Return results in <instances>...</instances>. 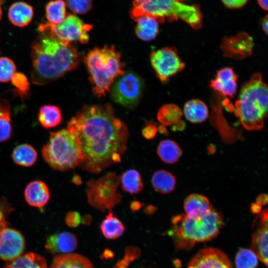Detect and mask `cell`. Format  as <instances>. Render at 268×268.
Here are the masks:
<instances>
[{
  "instance_id": "obj_1",
  "label": "cell",
  "mask_w": 268,
  "mask_h": 268,
  "mask_svg": "<svg viewBox=\"0 0 268 268\" xmlns=\"http://www.w3.org/2000/svg\"><path fill=\"white\" fill-rule=\"evenodd\" d=\"M67 129L76 136L81 149L79 166L89 173H99L121 162L127 149V126L115 116L110 104L83 106Z\"/></svg>"
},
{
  "instance_id": "obj_2",
  "label": "cell",
  "mask_w": 268,
  "mask_h": 268,
  "mask_svg": "<svg viewBox=\"0 0 268 268\" xmlns=\"http://www.w3.org/2000/svg\"><path fill=\"white\" fill-rule=\"evenodd\" d=\"M33 43L31 79L36 85H45L62 77L79 65L80 56L70 43L41 33Z\"/></svg>"
},
{
  "instance_id": "obj_3",
  "label": "cell",
  "mask_w": 268,
  "mask_h": 268,
  "mask_svg": "<svg viewBox=\"0 0 268 268\" xmlns=\"http://www.w3.org/2000/svg\"><path fill=\"white\" fill-rule=\"evenodd\" d=\"M169 234L178 248H190L197 242L214 238L224 224L221 214L213 208L205 215L193 217L180 214L172 217Z\"/></svg>"
},
{
  "instance_id": "obj_4",
  "label": "cell",
  "mask_w": 268,
  "mask_h": 268,
  "mask_svg": "<svg viewBox=\"0 0 268 268\" xmlns=\"http://www.w3.org/2000/svg\"><path fill=\"white\" fill-rule=\"evenodd\" d=\"M268 92L262 75L256 73L242 87L235 102L237 115L244 128L260 130L268 114Z\"/></svg>"
},
{
  "instance_id": "obj_5",
  "label": "cell",
  "mask_w": 268,
  "mask_h": 268,
  "mask_svg": "<svg viewBox=\"0 0 268 268\" xmlns=\"http://www.w3.org/2000/svg\"><path fill=\"white\" fill-rule=\"evenodd\" d=\"M92 91L98 97L104 96L114 80L124 74L121 55L114 46L95 48L85 58Z\"/></svg>"
},
{
  "instance_id": "obj_6",
  "label": "cell",
  "mask_w": 268,
  "mask_h": 268,
  "mask_svg": "<svg viewBox=\"0 0 268 268\" xmlns=\"http://www.w3.org/2000/svg\"><path fill=\"white\" fill-rule=\"evenodd\" d=\"M133 5L130 15L134 20L146 16L159 22L166 18L170 21L180 18L195 29L202 25V16L196 5H187L177 0H134Z\"/></svg>"
},
{
  "instance_id": "obj_7",
  "label": "cell",
  "mask_w": 268,
  "mask_h": 268,
  "mask_svg": "<svg viewBox=\"0 0 268 268\" xmlns=\"http://www.w3.org/2000/svg\"><path fill=\"white\" fill-rule=\"evenodd\" d=\"M42 154L51 168L60 171L79 166L83 160L78 140L67 129L50 133L49 141L42 149Z\"/></svg>"
},
{
  "instance_id": "obj_8",
  "label": "cell",
  "mask_w": 268,
  "mask_h": 268,
  "mask_svg": "<svg viewBox=\"0 0 268 268\" xmlns=\"http://www.w3.org/2000/svg\"><path fill=\"white\" fill-rule=\"evenodd\" d=\"M120 183V177L115 172L88 181L86 192L89 204L102 211L110 210L121 201L122 196L118 191Z\"/></svg>"
},
{
  "instance_id": "obj_9",
  "label": "cell",
  "mask_w": 268,
  "mask_h": 268,
  "mask_svg": "<svg viewBox=\"0 0 268 268\" xmlns=\"http://www.w3.org/2000/svg\"><path fill=\"white\" fill-rule=\"evenodd\" d=\"M92 28L91 25L84 22L76 16L69 14L61 23L52 25L48 23H41L39 31L62 42L70 43L78 41L85 44L89 41L88 32Z\"/></svg>"
},
{
  "instance_id": "obj_10",
  "label": "cell",
  "mask_w": 268,
  "mask_h": 268,
  "mask_svg": "<svg viewBox=\"0 0 268 268\" xmlns=\"http://www.w3.org/2000/svg\"><path fill=\"white\" fill-rule=\"evenodd\" d=\"M142 78L133 71L120 76L113 84L111 96L113 100L125 107L134 108L139 102L143 90Z\"/></svg>"
},
{
  "instance_id": "obj_11",
  "label": "cell",
  "mask_w": 268,
  "mask_h": 268,
  "mask_svg": "<svg viewBox=\"0 0 268 268\" xmlns=\"http://www.w3.org/2000/svg\"><path fill=\"white\" fill-rule=\"evenodd\" d=\"M150 60L157 76L162 82L167 81L185 67V64L180 57L177 49L173 46L152 51Z\"/></svg>"
},
{
  "instance_id": "obj_12",
  "label": "cell",
  "mask_w": 268,
  "mask_h": 268,
  "mask_svg": "<svg viewBox=\"0 0 268 268\" xmlns=\"http://www.w3.org/2000/svg\"><path fill=\"white\" fill-rule=\"evenodd\" d=\"M254 42L248 33L242 32L235 36L224 37L220 48L224 57L240 60L249 57L253 53Z\"/></svg>"
},
{
  "instance_id": "obj_13",
  "label": "cell",
  "mask_w": 268,
  "mask_h": 268,
  "mask_svg": "<svg viewBox=\"0 0 268 268\" xmlns=\"http://www.w3.org/2000/svg\"><path fill=\"white\" fill-rule=\"evenodd\" d=\"M25 248V240L18 230L5 227L0 236V259L11 262L21 256Z\"/></svg>"
},
{
  "instance_id": "obj_14",
  "label": "cell",
  "mask_w": 268,
  "mask_h": 268,
  "mask_svg": "<svg viewBox=\"0 0 268 268\" xmlns=\"http://www.w3.org/2000/svg\"><path fill=\"white\" fill-rule=\"evenodd\" d=\"M188 268H232V266L222 251L208 248L199 252L190 262Z\"/></svg>"
},
{
  "instance_id": "obj_15",
  "label": "cell",
  "mask_w": 268,
  "mask_h": 268,
  "mask_svg": "<svg viewBox=\"0 0 268 268\" xmlns=\"http://www.w3.org/2000/svg\"><path fill=\"white\" fill-rule=\"evenodd\" d=\"M260 220L253 235L252 248L259 259L268 265V210H264L260 215Z\"/></svg>"
},
{
  "instance_id": "obj_16",
  "label": "cell",
  "mask_w": 268,
  "mask_h": 268,
  "mask_svg": "<svg viewBox=\"0 0 268 268\" xmlns=\"http://www.w3.org/2000/svg\"><path fill=\"white\" fill-rule=\"evenodd\" d=\"M77 246L75 236L69 232H62L50 235L46 238L45 248L53 254H69Z\"/></svg>"
},
{
  "instance_id": "obj_17",
  "label": "cell",
  "mask_w": 268,
  "mask_h": 268,
  "mask_svg": "<svg viewBox=\"0 0 268 268\" xmlns=\"http://www.w3.org/2000/svg\"><path fill=\"white\" fill-rule=\"evenodd\" d=\"M50 196V191L47 185L42 181H32L25 189V200L31 206L35 207L44 206L49 201Z\"/></svg>"
},
{
  "instance_id": "obj_18",
  "label": "cell",
  "mask_w": 268,
  "mask_h": 268,
  "mask_svg": "<svg viewBox=\"0 0 268 268\" xmlns=\"http://www.w3.org/2000/svg\"><path fill=\"white\" fill-rule=\"evenodd\" d=\"M34 15L33 8L30 4L18 1L13 3L9 8L8 16L15 26L23 27L28 25Z\"/></svg>"
},
{
  "instance_id": "obj_19",
  "label": "cell",
  "mask_w": 268,
  "mask_h": 268,
  "mask_svg": "<svg viewBox=\"0 0 268 268\" xmlns=\"http://www.w3.org/2000/svg\"><path fill=\"white\" fill-rule=\"evenodd\" d=\"M184 208L186 215L199 217L208 213L212 208L208 199L201 195L193 194L185 200Z\"/></svg>"
},
{
  "instance_id": "obj_20",
  "label": "cell",
  "mask_w": 268,
  "mask_h": 268,
  "mask_svg": "<svg viewBox=\"0 0 268 268\" xmlns=\"http://www.w3.org/2000/svg\"><path fill=\"white\" fill-rule=\"evenodd\" d=\"M49 268H94V267L86 257L69 253L54 257Z\"/></svg>"
},
{
  "instance_id": "obj_21",
  "label": "cell",
  "mask_w": 268,
  "mask_h": 268,
  "mask_svg": "<svg viewBox=\"0 0 268 268\" xmlns=\"http://www.w3.org/2000/svg\"><path fill=\"white\" fill-rule=\"evenodd\" d=\"M186 118L193 123H201L208 116V109L201 100L194 99L187 101L184 107Z\"/></svg>"
},
{
  "instance_id": "obj_22",
  "label": "cell",
  "mask_w": 268,
  "mask_h": 268,
  "mask_svg": "<svg viewBox=\"0 0 268 268\" xmlns=\"http://www.w3.org/2000/svg\"><path fill=\"white\" fill-rule=\"evenodd\" d=\"M135 31L137 36L144 41L154 40L159 32L158 21L149 16H140L135 20Z\"/></svg>"
},
{
  "instance_id": "obj_23",
  "label": "cell",
  "mask_w": 268,
  "mask_h": 268,
  "mask_svg": "<svg viewBox=\"0 0 268 268\" xmlns=\"http://www.w3.org/2000/svg\"><path fill=\"white\" fill-rule=\"evenodd\" d=\"M3 268H48L45 259L33 252L22 255L8 262Z\"/></svg>"
},
{
  "instance_id": "obj_24",
  "label": "cell",
  "mask_w": 268,
  "mask_h": 268,
  "mask_svg": "<svg viewBox=\"0 0 268 268\" xmlns=\"http://www.w3.org/2000/svg\"><path fill=\"white\" fill-rule=\"evenodd\" d=\"M63 120L61 109L57 106L45 105L41 107L38 114V121L45 129L55 128Z\"/></svg>"
},
{
  "instance_id": "obj_25",
  "label": "cell",
  "mask_w": 268,
  "mask_h": 268,
  "mask_svg": "<svg viewBox=\"0 0 268 268\" xmlns=\"http://www.w3.org/2000/svg\"><path fill=\"white\" fill-rule=\"evenodd\" d=\"M157 153L163 162L171 164L176 163L179 160L182 151L175 141L165 139L158 144Z\"/></svg>"
},
{
  "instance_id": "obj_26",
  "label": "cell",
  "mask_w": 268,
  "mask_h": 268,
  "mask_svg": "<svg viewBox=\"0 0 268 268\" xmlns=\"http://www.w3.org/2000/svg\"><path fill=\"white\" fill-rule=\"evenodd\" d=\"M151 183L154 189L163 194L171 193L176 186L174 176L170 172L164 170L155 171L151 178Z\"/></svg>"
},
{
  "instance_id": "obj_27",
  "label": "cell",
  "mask_w": 268,
  "mask_h": 268,
  "mask_svg": "<svg viewBox=\"0 0 268 268\" xmlns=\"http://www.w3.org/2000/svg\"><path fill=\"white\" fill-rule=\"evenodd\" d=\"M100 229L106 239L112 240L121 237L125 231V227L122 222L110 212L102 221Z\"/></svg>"
},
{
  "instance_id": "obj_28",
  "label": "cell",
  "mask_w": 268,
  "mask_h": 268,
  "mask_svg": "<svg viewBox=\"0 0 268 268\" xmlns=\"http://www.w3.org/2000/svg\"><path fill=\"white\" fill-rule=\"evenodd\" d=\"M12 158L17 165L30 167L36 162L37 153L32 145L24 143L14 148L12 153Z\"/></svg>"
},
{
  "instance_id": "obj_29",
  "label": "cell",
  "mask_w": 268,
  "mask_h": 268,
  "mask_svg": "<svg viewBox=\"0 0 268 268\" xmlns=\"http://www.w3.org/2000/svg\"><path fill=\"white\" fill-rule=\"evenodd\" d=\"M120 181L123 191L131 194L140 193L143 188V184L140 173L135 169H129L124 172Z\"/></svg>"
},
{
  "instance_id": "obj_30",
  "label": "cell",
  "mask_w": 268,
  "mask_h": 268,
  "mask_svg": "<svg viewBox=\"0 0 268 268\" xmlns=\"http://www.w3.org/2000/svg\"><path fill=\"white\" fill-rule=\"evenodd\" d=\"M66 17V4L63 0H53L46 6V17L50 25L61 23Z\"/></svg>"
},
{
  "instance_id": "obj_31",
  "label": "cell",
  "mask_w": 268,
  "mask_h": 268,
  "mask_svg": "<svg viewBox=\"0 0 268 268\" xmlns=\"http://www.w3.org/2000/svg\"><path fill=\"white\" fill-rule=\"evenodd\" d=\"M182 115L181 109L176 105L165 104L157 113V118L162 125L172 126L178 124Z\"/></svg>"
},
{
  "instance_id": "obj_32",
  "label": "cell",
  "mask_w": 268,
  "mask_h": 268,
  "mask_svg": "<svg viewBox=\"0 0 268 268\" xmlns=\"http://www.w3.org/2000/svg\"><path fill=\"white\" fill-rule=\"evenodd\" d=\"M258 258L253 250L243 248L237 253L235 259L236 268H256Z\"/></svg>"
},
{
  "instance_id": "obj_33",
  "label": "cell",
  "mask_w": 268,
  "mask_h": 268,
  "mask_svg": "<svg viewBox=\"0 0 268 268\" xmlns=\"http://www.w3.org/2000/svg\"><path fill=\"white\" fill-rule=\"evenodd\" d=\"M11 134L10 105L7 101L0 112V142L8 140Z\"/></svg>"
},
{
  "instance_id": "obj_34",
  "label": "cell",
  "mask_w": 268,
  "mask_h": 268,
  "mask_svg": "<svg viewBox=\"0 0 268 268\" xmlns=\"http://www.w3.org/2000/svg\"><path fill=\"white\" fill-rule=\"evenodd\" d=\"M16 70V66L11 59L6 57H0V82L11 80Z\"/></svg>"
},
{
  "instance_id": "obj_35",
  "label": "cell",
  "mask_w": 268,
  "mask_h": 268,
  "mask_svg": "<svg viewBox=\"0 0 268 268\" xmlns=\"http://www.w3.org/2000/svg\"><path fill=\"white\" fill-rule=\"evenodd\" d=\"M12 84L15 87L18 93L21 96L26 95L29 90V83L27 78L21 72H15L11 79Z\"/></svg>"
},
{
  "instance_id": "obj_36",
  "label": "cell",
  "mask_w": 268,
  "mask_h": 268,
  "mask_svg": "<svg viewBox=\"0 0 268 268\" xmlns=\"http://www.w3.org/2000/svg\"><path fill=\"white\" fill-rule=\"evenodd\" d=\"M68 7L73 12L84 14L91 8L92 0H66Z\"/></svg>"
},
{
  "instance_id": "obj_37",
  "label": "cell",
  "mask_w": 268,
  "mask_h": 268,
  "mask_svg": "<svg viewBox=\"0 0 268 268\" xmlns=\"http://www.w3.org/2000/svg\"><path fill=\"white\" fill-rule=\"evenodd\" d=\"M65 222L68 226L76 227L81 222V216L77 211H69L66 216Z\"/></svg>"
},
{
  "instance_id": "obj_38",
  "label": "cell",
  "mask_w": 268,
  "mask_h": 268,
  "mask_svg": "<svg viewBox=\"0 0 268 268\" xmlns=\"http://www.w3.org/2000/svg\"><path fill=\"white\" fill-rule=\"evenodd\" d=\"M157 128L153 122H148L142 130L141 133L143 137L147 139L154 138L157 134Z\"/></svg>"
},
{
  "instance_id": "obj_39",
  "label": "cell",
  "mask_w": 268,
  "mask_h": 268,
  "mask_svg": "<svg viewBox=\"0 0 268 268\" xmlns=\"http://www.w3.org/2000/svg\"><path fill=\"white\" fill-rule=\"evenodd\" d=\"M6 207H4L3 205H0V236L3 229L7 227L8 223L6 218V214L7 212Z\"/></svg>"
},
{
  "instance_id": "obj_40",
  "label": "cell",
  "mask_w": 268,
  "mask_h": 268,
  "mask_svg": "<svg viewBox=\"0 0 268 268\" xmlns=\"http://www.w3.org/2000/svg\"><path fill=\"white\" fill-rule=\"evenodd\" d=\"M268 195L265 194L260 195L256 199V202L262 206L266 205L268 204Z\"/></svg>"
},
{
  "instance_id": "obj_41",
  "label": "cell",
  "mask_w": 268,
  "mask_h": 268,
  "mask_svg": "<svg viewBox=\"0 0 268 268\" xmlns=\"http://www.w3.org/2000/svg\"><path fill=\"white\" fill-rule=\"evenodd\" d=\"M143 205L144 204L139 201H133L130 203V208L133 211H136L139 210Z\"/></svg>"
},
{
  "instance_id": "obj_42",
  "label": "cell",
  "mask_w": 268,
  "mask_h": 268,
  "mask_svg": "<svg viewBox=\"0 0 268 268\" xmlns=\"http://www.w3.org/2000/svg\"><path fill=\"white\" fill-rule=\"evenodd\" d=\"M262 206L256 202L253 203L251 206V209L254 213H259L261 212Z\"/></svg>"
},
{
  "instance_id": "obj_43",
  "label": "cell",
  "mask_w": 268,
  "mask_h": 268,
  "mask_svg": "<svg viewBox=\"0 0 268 268\" xmlns=\"http://www.w3.org/2000/svg\"><path fill=\"white\" fill-rule=\"evenodd\" d=\"M156 208L152 205H149L143 210L144 212L147 215L152 214L155 211Z\"/></svg>"
},
{
  "instance_id": "obj_44",
  "label": "cell",
  "mask_w": 268,
  "mask_h": 268,
  "mask_svg": "<svg viewBox=\"0 0 268 268\" xmlns=\"http://www.w3.org/2000/svg\"><path fill=\"white\" fill-rule=\"evenodd\" d=\"M92 221V218L90 215H85L81 217V222L84 225H89Z\"/></svg>"
},
{
  "instance_id": "obj_45",
  "label": "cell",
  "mask_w": 268,
  "mask_h": 268,
  "mask_svg": "<svg viewBox=\"0 0 268 268\" xmlns=\"http://www.w3.org/2000/svg\"><path fill=\"white\" fill-rule=\"evenodd\" d=\"M268 15H266L265 17H264L263 22H262V27L264 31V32L266 33V34H268Z\"/></svg>"
},
{
  "instance_id": "obj_46",
  "label": "cell",
  "mask_w": 268,
  "mask_h": 268,
  "mask_svg": "<svg viewBox=\"0 0 268 268\" xmlns=\"http://www.w3.org/2000/svg\"><path fill=\"white\" fill-rule=\"evenodd\" d=\"M72 183L75 185H79L82 183V180L80 177L76 174H75L71 180Z\"/></svg>"
},
{
  "instance_id": "obj_47",
  "label": "cell",
  "mask_w": 268,
  "mask_h": 268,
  "mask_svg": "<svg viewBox=\"0 0 268 268\" xmlns=\"http://www.w3.org/2000/svg\"><path fill=\"white\" fill-rule=\"evenodd\" d=\"M102 256L104 257L105 259H107L112 258L114 257V253L112 251L109 249H106L104 251Z\"/></svg>"
},
{
  "instance_id": "obj_48",
  "label": "cell",
  "mask_w": 268,
  "mask_h": 268,
  "mask_svg": "<svg viewBox=\"0 0 268 268\" xmlns=\"http://www.w3.org/2000/svg\"><path fill=\"white\" fill-rule=\"evenodd\" d=\"M260 6L264 9L268 10V0H258Z\"/></svg>"
},
{
  "instance_id": "obj_49",
  "label": "cell",
  "mask_w": 268,
  "mask_h": 268,
  "mask_svg": "<svg viewBox=\"0 0 268 268\" xmlns=\"http://www.w3.org/2000/svg\"><path fill=\"white\" fill-rule=\"evenodd\" d=\"M236 8H239L243 6L246 4L248 0H234Z\"/></svg>"
},
{
  "instance_id": "obj_50",
  "label": "cell",
  "mask_w": 268,
  "mask_h": 268,
  "mask_svg": "<svg viewBox=\"0 0 268 268\" xmlns=\"http://www.w3.org/2000/svg\"><path fill=\"white\" fill-rule=\"evenodd\" d=\"M6 101V100H0V112L1 111L2 109L3 108L5 103Z\"/></svg>"
},
{
  "instance_id": "obj_51",
  "label": "cell",
  "mask_w": 268,
  "mask_h": 268,
  "mask_svg": "<svg viewBox=\"0 0 268 268\" xmlns=\"http://www.w3.org/2000/svg\"><path fill=\"white\" fill-rule=\"evenodd\" d=\"M1 16H2V9L1 8V6H0V20L1 18Z\"/></svg>"
},
{
  "instance_id": "obj_52",
  "label": "cell",
  "mask_w": 268,
  "mask_h": 268,
  "mask_svg": "<svg viewBox=\"0 0 268 268\" xmlns=\"http://www.w3.org/2000/svg\"><path fill=\"white\" fill-rule=\"evenodd\" d=\"M2 2V0H0V4H1Z\"/></svg>"
},
{
  "instance_id": "obj_53",
  "label": "cell",
  "mask_w": 268,
  "mask_h": 268,
  "mask_svg": "<svg viewBox=\"0 0 268 268\" xmlns=\"http://www.w3.org/2000/svg\"><path fill=\"white\" fill-rule=\"evenodd\" d=\"M178 1H182V0H177Z\"/></svg>"
}]
</instances>
